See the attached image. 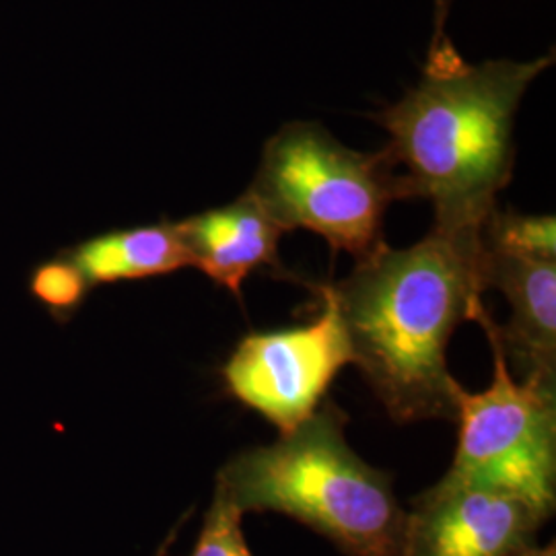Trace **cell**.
I'll list each match as a JSON object with an SVG mask.
<instances>
[{"instance_id":"cell-15","label":"cell","mask_w":556,"mask_h":556,"mask_svg":"<svg viewBox=\"0 0 556 556\" xmlns=\"http://www.w3.org/2000/svg\"><path fill=\"white\" fill-rule=\"evenodd\" d=\"M190 514H186V516L181 517L178 521V526L176 528H172V532L167 534V538L163 540V544L160 546V551L155 553V556H167L169 555V551H172V546H174V542H176V538H178L179 528L186 523V519H188Z\"/></svg>"},{"instance_id":"cell-11","label":"cell","mask_w":556,"mask_h":556,"mask_svg":"<svg viewBox=\"0 0 556 556\" xmlns=\"http://www.w3.org/2000/svg\"><path fill=\"white\" fill-rule=\"evenodd\" d=\"M482 243L491 250L556 260V220L553 215H521L495 208L480 227Z\"/></svg>"},{"instance_id":"cell-5","label":"cell","mask_w":556,"mask_h":556,"mask_svg":"<svg viewBox=\"0 0 556 556\" xmlns=\"http://www.w3.org/2000/svg\"><path fill=\"white\" fill-rule=\"evenodd\" d=\"M493 381L457 394V450L447 475L501 489L546 521L556 509V386L516 379L493 332Z\"/></svg>"},{"instance_id":"cell-13","label":"cell","mask_w":556,"mask_h":556,"mask_svg":"<svg viewBox=\"0 0 556 556\" xmlns=\"http://www.w3.org/2000/svg\"><path fill=\"white\" fill-rule=\"evenodd\" d=\"M243 514L215 486L192 556H254L241 530Z\"/></svg>"},{"instance_id":"cell-6","label":"cell","mask_w":556,"mask_h":556,"mask_svg":"<svg viewBox=\"0 0 556 556\" xmlns=\"http://www.w3.org/2000/svg\"><path fill=\"white\" fill-rule=\"evenodd\" d=\"M321 314L307 326L239 340L220 374L229 394L270 420L280 435L312 417L340 369L353 365L337 303L318 285Z\"/></svg>"},{"instance_id":"cell-2","label":"cell","mask_w":556,"mask_h":556,"mask_svg":"<svg viewBox=\"0 0 556 556\" xmlns=\"http://www.w3.org/2000/svg\"><path fill=\"white\" fill-rule=\"evenodd\" d=\"M555 54L530 62L468 64L452 41L429 48L425 77L402 100L371 114L404 167L413 199L429 200L439 229H480L497 208L516 165V114Z\"/></svg>"},{"instance_id":"cell-14","label":"cell","mask_w":556,"mask_h":556,"mask_svg":"<svg viewBox=\"0 0 556 556\" xmlns=\"http://www.w3.org/2000/svg\"><path fill=\"white\" fill-rule=\"evenodd\" d=\"M450 2H452V0H435V4H438V15H435V38L431 41V46H438L441 41L447 40V38H445V31H443V23H445V17H447Z\"/></svg>"},{"instance_id":"cell-7","label":"cell","mask_w":556,"mask_h":556,"mask_svg":"<svg viewBox=\"0 0 556 556\" xmlns=\"http://www.w3.org/2000/svg\"><path fill=\"white\" fill-rule=\"evenodd\" d=\"M544 523L516 495L445 475L413 498L404 556H555L538 546Z\"/></svg>"},{"instance_id":"cell-1","label":"cell","mask_w":556,"mask_h":556,"mask_svg":"<svg viewBox=\"0 0 556 556\" xmlns=\"http://www.w3.org/2000/svg\"><path fill=\"white\" fill-rule=\"evenodd\" d=\"M353 365L392 420H454L462 386L447 346L484 307L480 229H439L408 248L383 243L349 277L328 282Z\"/></svg>"},{"instance_id":"cell-9","label":"cell","mask_w":556,"mask_h":556,"mask_svg":"<svg viewBox=\"0 0 556 556\" xmlns=\"http://www.w3.org/2000/svg\"><path fill=\"white\" fill-rule=\"evenodd\" d=\"M176 225L192 266L236 298L258 268H280L278 241L285 231L248 190L225 206Z\"/></svg>"},{"instance_id":"cell-8","label":"cell","mask_w":556,"mask_h":556,"mask_svg":"<svg viewBox=\"0 0 556 556\" xmlns=\"http://www.w3.org/2000/svg\"><path fill=\"white\" fill-rule=\"evenodd\" d=\"M484 245V243H482ZM484 285L497 289L511 307V318L498 326L482 307L484 324L519 379L556 386V260L498 252L484 245Z\"/></svg>"},{"instance_id":"cell-3","label":"cell","mask_w":556,"mask_h":556,"mask_svg":"<svg viewBox=\"0 0 556 556\" xmlns=\"http://www.w3.org/2000/svg\"><path fill=\"white\" fill-rule=\"evenodd\" d=\"M349 417L332 400L270 445L243 450L217 475L245 514H280L328 538L346 556H404L406 511L392 477L344 438Z\"/></svg>"},{"instance_id":"cell-12","label":"cell","mask_w":556,"mask_h":556,"mask_svg":"<svg viewBox=\"0 0 556 556\" xmlns=\"http://www.w3.org/2000/svg\"><path fill=\"white\" fill-rule=\"evenodd\" d=\"M89 289L91 287L79 268L62 254L56 260L40 264L29 278L31 295L59 321H66L77 314Z\"/></svg>"},{"instance_id":"cell-10","label":"cell","mask_w":556,"mask_h":556,"mask_svg":"<svg viewBox=\"0 0 556 556\" xmlns=\"http://www.w3.org/2000/svg\"><path fill=\"white\" fill-rule=\"evenodd\" d=\"M62 256L79 268L89 287L161 277L192 266L172 220L110 231L64 250Z\"/></svg>"},{"instance_id":"cell-4","label":"cell","mask_w":556,"mask_h":556,"mask_svg":"<svg viewBox=\"0 0 556 556\" xmlns=\"http://www.w3.org/2000/svg\"><path fill=\"white\" fill-rule=\"evenodd\" d=\"M248 192L285 233L307 229L355 262L386 243L390 204L413 199L388 149L355 151L305 119L285 124L266 140Z\"/></svg>"}]
</instances>
